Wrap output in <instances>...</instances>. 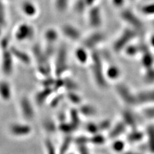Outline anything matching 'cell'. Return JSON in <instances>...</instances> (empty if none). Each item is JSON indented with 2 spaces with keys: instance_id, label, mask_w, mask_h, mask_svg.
I'll return each mask as SVG.
<instances>
[{
  "instance_id": "cell-48",
  "label": "cell",
  "mask_w": 154,
  "mask_h": 154,
  "mask_svg": "<svg viewBox=\"0 0 154 154\" xmlns=\"http://www.w3.org/2000/svg\"><path fill=\"white\" fill-rule=\"evenodd\" d=\"M121 154H142L141 153L136 152V151H132V150H125L124 152H123Z\"/></svg>"
},
{
  "instance_id": "cell-52",
  "label": "cell",
  "mask_w": 154,
  "mask_h": 154,
  "mask_svg": "<svg viewBox=\"0 0 154 154\" xmlns=\"http://www.w3.org/2000/svg\"><path fill=\"white\" fill-rule=\"evenodd\" d=\"M153 25H154V20H153Z\"/></svg>"
},
{
  "instance_id": "cell-14",
  "label": "cell",
  "mask_w": 154,
  "mask_h": 154,
  "mask_svg": "<svg viewBox=\"0 0 154 154\" xmlns=\"http://www.w3.org/2000/svg\"><path fill=\"white\" fill-rule=\"evenodd\" d=\"M75 61L81 66H88L91 57V51L82 45L77 46L73 51Z\"/></svg>"
},
{
  "instance_id": "cell-24",
  "label": "cell",
  "mask_w": 154,
  "mask_h": 154,
  "mask_svg": "<svg viewBox=\"0 0 154 154\" xmlns=\"http://www.w3.org/2000/svg\"><path fill=\"white\" fill-rule=\"evenodd\" d=\"M144 131L147 150L150 154H154V125H148Z\"/></svg>"
},
{
  "instance_id": "cell-18",
  "label": "cell",
  "mask_w": 154,
  "mask_h": 154,
  "mask_svg": "<svg viewBox=\"0 0 154 154\" xmlns=\"http://www.w3.org/2000/svg\"><path fill=\"white\" fill-rule=\"evenodd\" d=\"M121 17L123 20L131 25L135 30H141L143 28V24L136 15L128 10H124L122 12Z\"/></svg>"
},
{
  "instance_id": "cell-45",
  "label": "cell",
  "mask_w": 154,
  "mask_h": 154,
  "mask_svg": "<svg viewBox=\"0 0 154 154\" xmlns=\"http://www.w3.org/2000/svg\"><path fill=\"white\" fill-rule=\"evenodd\" d=\"M98 1V0H84L86 5L88 8L91 7L96 5H97Z\"/></svg>"
},
{
  "instance_id": "cell-40",
  "label": "cell",
  "mask_w": 154,
  "mask_h": 154,
  "mask_svg": "<svg viewBox=\"0 0 154 154\" xmlns=\"http://www.w3.org/2000/svg\"><path fill=\"white\" fill-rule=\"evenodd\" d=\"M141 11L145 15H154V3L144 5L142 7Z\"/></svg>"
},
{
  "instance_id": "cell-37",
  "label": "cell",
  "mask_w": 154,
  "mask_h": 154,
  "mask_svg": "<svg viewBox=\"0 0 154 154\" xmlns=\"http://www.w3.org/2000/svg\"><path fill=\"white\" fill-rule=\"evenodd\" d=\"M71 142H72L71 137H70L69 135H67V136L65 138V139L61 144L59 153V154H66L67 151L68 150V149L71 145Z\"/></svg>"
},
{
  "instance_id": "cell-25",
  "label": "cell",
  "mask_w": 154,
  "mask_h": 154,
  "mask_svg": "<svg viewBox=\"0 0 154 154\" xmlns=\"http://www.w3.org/2000/svg\"><path fill=\"white\" fill-rule=\"evenodd\" d=\"M105 75L107 81H116L121 75V71L119 67L114 64L109 65L105 69Z\"/></svg>"
},
{
  "instance_id": "cell-31",
  "label": "cell",
  "mask_w": 154,
  "mask_h": 154,
  "mask_svg": "<svg viewBox=\"0 0 154 154\" xmlns=\"http://www.w3.org/2000/svg\"><path fill=\"white\" fill-rule=\"evenodd\" d=\"M107 139V137H105L103 134L99 132L92 135V136L89 138V143H92L94 145L101 146L105 143Z\"/></svg>"
},
{
  "instance_id": "cell-15",
  "label": "cell",
  "mask_w": 154,
  "mask_h": 154,
  "mask_svg": "<svg viewBox=\"0 0 154 154\" xmlns=\"http://www.w3.org/2000/svg\"><path fill=\"white\" fill-rule=\"evenodd\" d=\"M61 37L59 28L54 26L48 27L43 32L42 38L45 42V45L56 46Z\"/></svg>"
},
{
  "instance_id": "cell-54",
  "label": "cell",
  "mask_w": 154,
  "mask_h": 154,
  "mask_svg": "<svg viewBox=\"0 0 154 154\" xmlns=\"http://www.w3.org/2000/svg\"><path fill=\"white\" fill-rule=\"evenodd\" d=\"M0 73H1V72H0Z\"/></svg>"
},
{
  "instance_id": "cell-35",
  "label": "cell",
  "mask_w": 154,
  "mask_h": 154,
  "mask_svg": "<svg viewBox=\"0 0 154 154\" xmlns=\"http://www.w3.org/2000/svg\"><path fill=\"white\" fill-rule=\"evenodd\" d=\"M112 122H111V120L109 119H105L100 121V122L98 123V125L99 127V130L100 132H107L109 131L112 126Z\"/></svg>"
},
{
  "instance_id": "cell-42",
  "label": "cell",
  "mask_w": 154,
  "mask_h": 154,
  "mask_svg": "<svg viewBox=\"0 0 154 154\" xmlns=\"http://www.w3.org/2000/svg\"><path fill=\"white\" fill-rule=\"evenodd\" d=\"M123 50H125V53L126 55L128 56H134L135 55H136L138 53L139 48H137L136 46H133L128 45Z\"/></svg>"
},
{
  "instance_id": "cell-33",
  "label": "cell",
  "mask_w": 154,
  "mask_h": 154,
  "mask_svg": "<svg viewBox=\"0 0 154 154\" xmlns=\"http://www.w3.org/2000/svg\"><path fill=\"white\" fill-rule=\"evenodd\" d=\"M58 129L62 132L69 135L70 133L73 132V131H75L76 128L70 122L67 123L64 121L60 122V123L58 125Z\"/></svg>"
},
{
  "instance_id": "cell-30",
  "label": "cell",
  "mask_w": 154,
  "mask_h": 154,
  "mask_svg": "<svg viewBox=\"0 0 154 154\" xmlns=\"http://www.w3.org/2000/svg\"><path fill=\"white\" fill-rule=\"evenodd\" d=\"M8 22V13L6 3L0 2V26L5 28Z\"/></svg>"
},
{
  "instance_id": "cell-27",
  "label": "cell",
  "mask_w": 154,
  "mask_h": 154,
  "mask_svg": "<svg viewBox=\"0 0 154 154\" xmlns=\"http://www.w3.org/2000/svg\"><path fill=\"white\" fill-rule=\"evenodd\" d=\"M127 144V143L125 139L118 138L112 140L110 148H111V150L114 153L117 154H121L126 150Z\"/></svg>"
},
{
  "instance_id": "cell-38",
  "label": "cell",
  "mask_w": 154,
  "mask_h": 154,
  "mask_svg": "<svg viewBox=\"0 0 154 154\" xmlns=\"http://www.w3.org/2000/svg\"><path fill=\"white\" fill-rule=\"evenodd\" d=\"M85 130L87 132L91 135H94L100 132L98 123L88 122L85 125Z\"/></svg>"
},
{
  "instance_id": "cell-4",
  "label": "cell",
  "mask_w": 154,
  "mask_h": 154,
  "mask_svg": "<svg viewBox=\"0 0 154 154\" xmlns=\"http://www.w3.org/2000/svg\"><path fill=\"white\" fill-rule=\"evenodd\" d=\"M35 35L36 28L34 25L29 22L19 23L13 32L14 39L19 43L30 41L35 38Z\"/></svg>"
},
{
  "instance_id": "cell-21",
  "label": "cell",
  "mask_w": 154,
  "mask_h": 154,
  "mask_svg": "<svg viewBox=\"0 0 154 154\" xmlns=\"http://www.w3.org/2000/svg\"><path fill=\"white\" fill-rule=\"evenodd\" d=\"M136 94L137 105L148 106L154 104V89L143 90Z\"/></svg>"
},
{
  "instance_id": "cell-34",
  "label": "cell",
  "mask_w": 154,
  "mask_h": 154,
  "mask_svg": "<svg viewBox=\"0 0 154 154\" xmlns=\"http://www.w3.org/2000/svg\"><path fill=\"white\" fill-rule=\"evenodd\" d=\"M42 127L48 133H54L58 129V125L50 119H46L42 123Z\"/></svg>"
},
{
  "instance_id": "cell-39",
  "label": "cell",
  "mask_w": 154,
  "mask_h": 154,
  "mask_svg": "<svg viewBox=\"0 0 154 154\" xmlns=\"http://www.w3.org/2000/svg\"><path fill=\"white\" fill-rule=\"evenodd\" d=\"M153 63V59L151 54H146L145 56L143 57L142 59V64L143 66L146 67L147 69L152 67Z\"/></svg>"
},
{
  "instance_id": "cell-19",
  "label": "cell",
  "mask_w": 154,
  "mask_h": 154,
  "mask_svg": "<svg viewBox=\"0 0 154 154\" xmlns=\"http://www.w3.org/2000/svg\"><path fill=\"white\" fill-rule=\"evenodd\" d=\"M144 131L138 128L128 130L125 135V139L127 144H136L141 143L144 140Z\"/></svg>"
},
{
  "instance_id": "cell-32",
  "label": "cell",
  "mask_w": 154,
  "mask_h": 154,
  "mask_svg": "<svg viewBox=\"0 0 154 154\" xmlns=\"http://www.w3.org/2000/svg\"><path fill=\"white\" fill-rule=\"evenodd\" d=\"M70 123L76 128L80 123V114L78 109H72L69 112Z\"/></svg>"
},
{
  "instance_id": "cell-22",
  "label": "cell",
  "mask_w": 154,
  "mask_h": 154,
  "mask_svg": "<svg viewBox=\"0 0 154 154\" xmlns=\"http://www.w3.org/2000/svg\"><path fill=\"white\" fill-rule=\"evenodd\" d=\"M121 120L128 130L138 128V122L134 114L129 109L124 110L122 112Z\"/></svg>"
},
{
  "instance_id": "cell-10",
  "label": "cell",
  "mask_w": 154,
  "mask_h": 154,
  "mask_svg": "<svg viewBox=\"0 0 154 154\" xmlns=\"http://www.w3.org/2000/svg\"><path fill=\"white\" fill-rule=\"evenodd\" d=\"M136 32L137 31L132 30V29L125 30L113 42V51L116 54L123 51L125 48L128 45L131 41H132L136 37Z\"/></svg>"
},
{
  "instance_id": "cell-47",
  "label": "cell",
  "mask_w": 154,
  "mask_h": 154,
  "mask_svg": "<svg viewBox=\"0 0 154 154\" xmlns=\"http://www.w3.org/2000/svg\"><path fill=\"white\" fill-rule=\"evenodd\" d=\"M111 2L114 6L116 7H121L125 3V0H111Z\"/></svg>"
},
{
  "instance_id": "cell-8",
  "label": "cell",
  "mask_w": 154,
  "mask_h": 154,
  "mask_svg": "<svg viewBox=\"0 0 154 154\" xmlns=\"http://www.w3.org/2000/svg\"><path fill=\"white\" fill-rule=\"evenodd\" d=\"M115 91L119 100L127 107L137 105L136 94L134 93L127 85L118 84L115 87Z\"/></svg>"
},
{
  "instance_id": "cell-41",
  "label": "cell",
  "mask_w": 154,
  "mask_h": 154,
  "mask_svg": "<svg viewBox=\"0 0 154 154\" xmlns=\"http://www.w3.org/2000/svg\"><path fill=\"white\" fill-rule=\"evenodd\" d=\"M144 79L148 84L154 83V68L151 67L148 69V71L144 76Z\"/></svg>"
},
{
  "instance_id": "cell-1",
  "label": "cell",
  "mask_w": 154,
  "mask_h": 154,
  "mask_svg": "<svg viewBox=\"0 0 154 154\" xmlns=\"http://www.w3.org/2000/svg\"><path fill=\"white\" fill-rule=\"evenodd\" d=\"M11 40L7 36H3L0 39V72L6 78L12 75L15 69L14 60L11 46Z\"/></svg>"
},
{
  "instance_id": "cell-20",
  "label": "cell",
  "mask_w": 154,
  "mask_h": 154,
  "mask_svg": "<svg viewBox=\"0 0 154 154\" xmlns=\"http://www.w3.org/2000/svg\"><path fill=\"white\" fill-rule=\"evenodd\" d=\"M42 88L39 91H38L35 94L34 102L35 105L38 106H41L44 105L48 99L50 97H51L52 94L55 93V90L49 87H43L41 86Z\"/></svg>"
},
{
  "instance_id": "cell-53",
  "label": "cell",
  "mask_w": 154,
  "mask_h": 154,
  "mask_svg": "<svg viewBox=\"0 0 154 154\" xmlns=\"http://www.w3.org/2000/svg\"><path fill=\"white\" fill-rule=\"evenodd\" d=\"M69 154H71V153H69ZM72 154H73V153H72Z\"/></svg>"
},
{
  "instance_id": "cell-26",
  "label": "cell",
  "mask_w": 154,
  "mask_h": 154,
  "mask_svg": "<svg viewBox=\"0 0 154 154\" xmlns=\"http://www.w3.org/2000/svg\"><path fill=\"white\" fill-rule=\"evenodd\" d=\"M80 115L85 117H93L98 114V110L94 105L89 103H82L78 109Z\"/></svg>"
},
{
  "instance_id": "cell-11",
  "label": "cell",
  "mask_w": 154,
  "mask_h": 154,
  "mask_svg": "<svg viewBox=\"0 0 154 154\" xmlns=\"http://www.w3.org/2000/svg\"><path fill=\"white\" fill-rule=\"evenodd\" d=\"M19 10L22 15L28 19H35L40 13L38 4L33 0H23L19 5Z\"/></svg>"
},
{
  "instance_id": "cell-6",
  "label": "cell",
  "mask_w": 154,
  "mask_h": 154,
  "mask_svg": "<svg viewBox=\"0 0 154 154\" xmlns=\"http://www.w3.org/2000/svg\"><path fill=\"white\" fill-rule=\"evenodd\" d=\"M61 37L73 42L81 41L83 37L82 32L75 25L71 23H64L59 27Z\"/></svg>"
},
{
  "instance_id": "cell-46",
  "label": "cell",
  "mask_w": 154,
  "mask_h": 154,
  "mask_svg": "<svg viewBox=\"0 0 154 154\" xmlns=\"http://www.w3.org/2000/svg\"><path fill=\"white\" fill-rule=\"evenodd\" d=\"M79 150L80 154H91L88 148H87L86 145L79 146Z\"/></svg>"
},
{
  "instance_id": "cell-17",
  "label": "cell",
  "mask_w": 154,
  "mask_h": 154,
  "mask_svg": "<svg viewBox=\"0 0 154 154\" xmlns=\"http://www.w3.org/2000/svg\"><path fill=\"white\" fill-rule=\"evenodd\" d=\"M128 129L121 119L116 123H113L112 126L107 132V139L114 140L116 139L121 138L122 136L126 134Z\"/></svg>"
},
{
  "instance_id": "cell-3",
  "label": "cell",
  "mask_w": 154,
  "mask_h": 154,
  "mask_svg": "<svg viewBox=\"0 0 154 154\" xmlns=\"http://www.w3.org/2000/svg\"><path fill=\"white\" fill-rule=\"evenodd\" d=\"M53 73L55 77H64L69 70L68 52L66 46H60L57 49L53 57Z\"/></svg>"
},
{
  "instance_id": "cell-9",
  "label": "cell",
  "mask_w": 154,
  "mask_h": 154,
  "mask_svg": "<svg viewBox=\"0 0 154 154\" xmlns=\"http://www.w3.org/2000/svg\"><path fill=\"white\" fill-rule=\"evenodd\" d=\"M18 107L22 117L27 122H31L35 117V109L33 101L28 96L24 95L20 97Z\"/></svg>"
},
{
  "instance_id": "cell-49",
  "label": "cell",
  "mask_w": 154,
  "mask_h": 154,
  "mask_svg": "<svg viewBox=\"0 0 154 154\" xmlns=\"http://www.w3.org/2000/svg\"><path fill=\"white\" fill-rule=\"evenodd\" d=\"M3 27L0 26V39H1V38L3 36V30H4Z\"/></svg>"
},
{
  "instance_id": "cell-7",
  "label": "cell",
  "mask_w": 154,
  "mask_h": 154,
  "mask_svg": "<svg viewBox=\"0 0 154 154\" xmlns=\"http://www.w3.org/2000/svg\"><path fill=\"white\" fill-rule=\"evenodd\" d=\"M86 21L93 30H99L103 25V13L101 8L96 5L88 9L85 14Z\"/></svg>"
},
{
  "instance_id": "cell-36",
  "label": "cell",
  "mask_w": 154,
  "mask_h": 154,
  "mask_svg": "<svg viewBox=\"0 0 154 154\" xmlns=\"http://www.w3.org/2000/svg\"><path fill=\"white\" fill-rule=\"evenodd\" d=\"M142 114L147 119L154 120V104L145 106L142 110Z\"/></svg>"
},
{
  "instance_id": "cell-28",
  "label": "cell",
  "mask_w": 154,
  "mask_h": 154,
  "mask_svg": "<svg viewBox=\"0 0 154 154\" xmlns=\"http://www.w3.org/2000/svg\"><path fill=\"white\" fill-rule=\"evenodd\" d=\"M71 9L75 14L82 15V14H85L88 8L84 0H74L73 2L71 3Z\"/></svg>"
},
{
  "instance_id": "cell-16",
  "label": "cell",
  "mask_w": 154,
  "mask_h": 154,
  "mask_svg": "<svg viewBox=\"0 0 154 154\" xmlns=\"http://www.w3.org/2000/svg\"><path fill=\"white\" fill-rule=\"evenodd\" d=\"M13 96V86L8 78L0 79V99L3 102H8L12 99Z\"/></svg>"
},
{
  "instance_id": "cell-23",
  "label": "cell",
  "mask_w": 154,
  "mask_h": 154,
  "mask_svg": "<svg viewBox=\"0 0 154 154\" xmlns=\"http://www.w3.org/2000/svg\"><path fill=\"white\" fill-rule=\"evenodd\" d=\"M71 0H52L53 8L59 15H63L71 9Z\"/></svg>"
},
{
  "instance_id": "cell-13",
  "label": "cell",
  "mask_w": 154,
  "mask_h": 154,
  "mask_svg": "<svg viewBox=\"0 0 154 154\" xmlns=\"http://www.w3.org/2000/svg\"><path fill=\"white\" fill-rule=\"evenodd\" d=\"M11 50L16 62L24 66H30L33 63L32 57L30 53H28L13 45L11 46Z\"/></svg>"
},
{
  "instance_id": "cell-43",
  "label": "cell",
  "mask_w": 154,
  "mask_h": 154,
  "mask_svg": "<svg viewBox=\"0 0 154 154\" xmlns=\"http://www.w3.org/2000/svg\"><path fill=\"white\" fill-rule=\"evenodd\" d=\"M65 98V95L62 94H57V96L54 98H51L50 105L52 107H55L57 105H59L62 99Z\"/></svg>"
},
{
  "instance_id": "cell-2",
  "label": "cell",
  "mask_w": 154,
  "mask_h": 154,
  "mask_svg": "<svg viewBox=\"0 0 154 154\" xmlns=\"http://www.w3.org/2000/svg\"><path fill=\"white\" fill-rule=\"evenodd\" d=\"M88 66L94 84L100 89L107 88L108 81L105 77L102 57L97 50L91 51V60Z\"/></svg>"
},
{
  "instance_id": "cell-5",
  "label": "cell",
  "mask_w": 154,
  "mask_h": 154,
  "mask_svg": "<svg viewBox=\"0 0 154 154\" xmlns=\"http://www.w3.org/2000/svg\"><path fill=\"white\" fill-rule=\"evenodd\" d=\"M105 40L104 33L99 30H93L89 34L83 36L80 44L90 51L97 50V48L103 44Z\"/></svg>"
},
{
  "instance_id": "cell-12",
  "label": "cell",
  "mask_w": 154,
  "mask_h": 154,
  "mask_svg": "<svg viewBox=\"0 0 154 154\" xmlns=\"http://www.w3.org/2000/svg\"><path fill=\"white\" fill-rule=\"evenodd\" d=\"M8 132L14 137H25L31 134L32 128L28 123H13L9 125Z\"/></svg>"
},
{
  "instance_id": "cell-29",
  "label": "cell",
  "mask_w": 154,
  "mask_h": 154,
  "mask_svg": "<svg viewBox=\"0 0 154 154\" xmlns=\"http://www.w3.org/2000/svg\"><path fill=\"white\" fill-rule=\"evenodd\" d=\"M65 98L71 103L80 106L83 102V98L79 94L78 91H67L65 94Z\"/></svg>"
},
{
  "instance_id": "cell-50",
  "label": "cell",
  "mask_w": 154,
  "mask_h": 154,
  "mask_svg": "<svg viewBox=\"0 0 154 154\" xmlns=\"http://www.w3.org/2000/svg\"><path fill=\"white\" fill-rule=\"evenodd\" d=\"M150 42L151 46H152L153 48H154V35H152V37H151Z\"/></svg>"
},
{
  "instance_id": "cell-44",
  "label": "cell",
  "mask_w": 154,
  "mask_h": 154,
  "mask_svg": "<svg viewBox=\"0 0 154 154\" xmlns=\"http://www.w3.org/2000/svg\"><path fill=\"white\" fill-rule=\"evenodd\" d=\"M45 146L47 149V154H57L55 148L50 141H46L45 143Z\"/></svg>"
},
{
  "instance_id": "cell-51",
  "label": "cell",
  "mask_w": 154,
  "mask_h": 154,
  "mask_svg": "<svg viewBox=\"0 0 154 154\" xmlns=\"http://www.w3.org/2000/svg\"><path fill=\"white\" fill-rule=\"evenodd\" d=\"M8 1H11V0H0V2H2L4 3H7Z\"/></svg>"
}]
</instances>
